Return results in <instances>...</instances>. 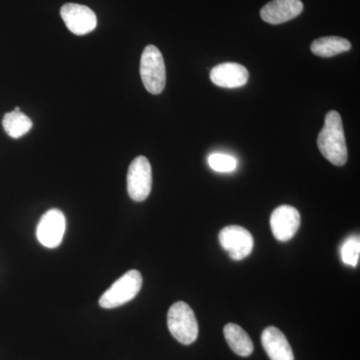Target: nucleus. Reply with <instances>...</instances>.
<instances>
[{
	"mask_svg": "<svg viewBox=\"0 0 360 360\" xmlns=\"http://www.w3.org/2000/svg\"><path fill=\"white\" fill-rule=\"evenodd\" d=\"M208 163L213 170L219 172H231L238 167V160L224 153H213L208 158Z\"/></svg>",
	"mask_w": 360,
	"mask_h": 360,
	"instance_id": "nucleus-17",
	"label": "nucleus"
},
{
	"mask_svg": "<svg viewBox=\"0 0 360 360\" xmlns=\"http://www.w3.org/2000/svg\"><path fill=\"white\" fill-rule=\"evenodd\" d=\"M141 77L149 94L158 96L165 89L167 82L165 60L160 49L155 45H148L142 52Z\"/></svg>",
	"mask_w": 360,
	"mask_h": 360,
	"instance_id": "nucleus-3",
	"label": "nucleus"
},
{
	"mask_svg": "<svg viewBox=\"0 0 360 360\" xmlns=\"http://www.w3.org/2000/svg\"><path fill=\"white\" fill-rule=\"evenodd\" d=\"M321 155L336 167L347 163L348 153L342 120L338 111L330 110L326 116L323 129L317 137Z\"/></svg>",
	"mask_w": 360,
	"mask_h": 360,
	"instance_id": "nucleus-1",
	"label": "nucleus"
},
{
	"mask_svg": "<svg viewBox=\"0 0 360 360\" xmlns=\"http://www.w3.org/2000/svg\"><path fill=\"white\" fill-rule=\"evenodd\" d=\"M262 343L271 360H295L288 338L274 326L265 328L262 335Z\"/></svg>",
	"mask_w": 360,
	"mask_h": 360,
	"instance_id": "nucleus-12",
	"label": "nucleus"
},
{
	"mask_svg": "<svg viewBox=\"0 0 360 360\" xmlns=\"http://www.w3.org/2000/svg\"><path fill=\"white\" fill-rule=\"evenodd\" d=\"M153 188V170L146 156H137L127 172V193L132 200L141 202L148 198Z\"/></svg>",
	"mask_w": 360,
	"mask_h": 360,
	"instance_id": "nucleus-5",
	"label": "nucleus"
},
{
	"mask_svg": "<svg viewBox=\"0 0 360 360\" xmlns=\"http://www.w3.org/2000/svg\"><path fill=\"white\" fill-rule=\"evenodd\" d=\"M14 110H15V111H20L21 110H20V106H16V108H14Z\"/></svg>",
	"mask_w": 360,
	"mask_h": 360,
	"instance_id": "nucleus-18",
	"label": "nucleus"
},
{
	"mask_svg": "<svg viewBox=\"0 0 360 360\" xmlns=\"http://www.w3.org/2000/svg\"><path fill=\"white\" fill-rule=\"evenodd\" d=\"M302 222L300 213L290 205H281L276 208L270 217V229L278 241L290 240L295 238Z\"/></svg>",
	"mask_w": 360,
	"mask_h": 360,
	"instance_id": "nucleus-8",
	"label": "nucleus"
},
{
	"mask_svg": "<svg viewBox=\"0 0 360 360\" xmlns=\"http://www.w3.org/2000/svg\"><path fill=\"white\" fill-rule=\"evenodd\" d=\"M312 53L319 58H333L352 49V44L340 37H326L315 39L310 45Z\"/></svg>",
	"mask_w": 360,
	"mask_h": 360,
	"instance_id": "nucleus-14",
	"label": "nucleus"
},
{
	"mask_svg": "<svg viewBox=\"0 0 360 360\" xmlns=\"http://www.w3.org/2000/svg\"><path fill=\"white\" fill-rule=\"evenodd\" d=\"M60 15L66 27L73 34L85 35L96 30V15L89 7L77 4H66L61 7Z\"/></svg>",
	"mask_w": 360,
	"mask_h": 360,
	"instance_id": "nucleus-9",
	"label": "nucleus"
},
{
	"mask_svg": "<svg viewBox=\"0 0 360 360\" xmlns=\"http://www.w3.org/2000/svg\"><path fill=\"white\" fill-rule=\"evenodd\" d=\"M66 229L65 214L56 208L42 215L37 225V239L45 248H58L63 243Z\"/></svg>",
	"mask_w": 360,
	"mask_h": 360,
	"instance_id": "nucleus-7",
	"label": "nucleus"
},
{
	"mask_svg": "<svg viewBox=\"0 0 360 360\" xmlns=\"http://www.w3.org/2000/svg\"><path fill=\"white\" fill-rule=\"evenodd\" d=\"M219 243L229 252L231 259H245L252 252L255 240L252 234L245 227L229 225L219 232Z\"/></svg>",
	"mask_w": 360,
	"mask_h": 360,
	"instance_id": "nucleus-6",
	"label": "nucleus"
},
{
	"mask_svg": "<svg viewBox=\"0 0 360 360\" xmlns=\"http://www.w3.org/2000/svg\"><path fill=\"white\" fill-rule=\"evenodd\" d=\"M167 326L172 336L182 345H189L198 340V321L193 309L186 302H175L170 307Z\"/></svg>",
	"mask_w": 360,
	"mask_h": 360,
	"instance_id": "nucleus-2",
	"label": "nucleus"
},
{
	"mask_svg": "<svg viewBox=\"0 0 360 360\" xmlns=\"http://www.w3.org/2000/svg\"><path fill=\"white\" fill-rule=\"evenodd\" d=\"M340 257L343 264L355 267L360 257V239L359 236L347 238L340 248Z\"/></svg>",
	"mask_w": 360,
	"mask_h": 360,
	"instance_id": "nucleus-16",
	"label": "nucleus"
},
{
	"mask_svg": "<svg viewBox=\"0 0 360 360\" xmlns=\"http://www.w3.org/2000/svg\"><path fill=\"white\" fill-rule=\"evenodd\" d=\"M141 286V272L137 270H129L101 295L99 305L106 309L122 307L139 295Z\"/></svg>",
	"mask_w": 360,
	"mask_h": 360,
	"instance_id": "nucleus-4",
	"label": "nucleus"
},
{
	"mask_svg": "<svg viewBox=\"0 0 360 360\" xmlns=\"http://www.w3.org/2000/svg\"><path fill=\"white\" fill-rule=\"evenodd\" d=\"M303 11L302 0H272L260 11V16L269 25H281L297 18Z\"/></svg>",
	"mask_w": 360,
	"mask_h": 360,
	"instance_id": "nucleus-10",
	"label": "nucleus"
},
{
	"mask_svg": "<svg viewBox=\"0 0 360 360\" xmlns=\"http://www.w3.org/2000/svg\"><path fill=\"white\" fill-rule=\"evenodd\" d=\"M224 338L234 354L239 356H250L253 352V342L245 329L236 323H229L224 326Z\"/></svg>",
	"mask_w": 360,
	"mask_h": 360,
	"instance_id": "nucleus-13",
	"label": "nucleus"
},
{
	"mask_svg": "<svg viewBox=\"0 0 360 360\" xmlns=\"http://www.w3.org/2000/svg\"><path fill=\"white\" fill-rule=\"evenodd\" d=\"M32 120L21 111H11L4 116L2 127L13 139H20L32 129Z\"/></svg>",
	"mask_w": 360,
	"mask_h": 360,
	"instance_id": "nucleus-15",
	"label": "nucleus"
},
{
	"mask_svg": "<svg viewBox=\"0 0 360 360\" xmlns=\"http://www.w3.org/2000/svg\"><path fill=\"white\" fill-rule=\"evenodd\" d=\"M250 73L245 66L236 63H224L210 71V80L217 86L236 89L248 84Z\"/></svg>",
	"mask_w": 360,
	"mask_h": 360,
	"instance_id": "nucleus-11",
	"label": "nucleus"
}]
</instances>
